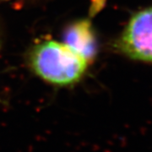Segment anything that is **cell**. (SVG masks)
<instances>
[{
    "mask_svg": "<svg viewBox=\"0 0 152 152\" xmlns=\"http://www.w3.org/2000/svg\"><path fill=\"white\" fill-rule=\"evenodd\" d=\"M30 64L40 78L56 86H69L79 81L89 62L71 50L66 44L46 40L35 46Z\"/></svg>",
    "mask_w": 152,
    "mask_h": 152,
    "instance_id": "obj_1",
    "label": "cell"
},
{
    "mask_svg": "<svg viewBox=\"0 0 152 152\" xmlns=\"http://www.w3.org/2000/svg\"><path fill=\"white\" fill-rule=\"evenodd\" d=\"M115 47L129 58L152 64V6L131 17Z\"/></svg>",
    "mask_w": 152,
    "mask_h": 152,
    "instance_id": "obj_2",
    "label": "cell"
},
{
    "mask_svg": "<svg viewBox=\"0 0 152 152\" xmlns=\"http://www.w3.org/2000/svg\"><path fill=\"white\" fill-rule=\"evenodd\" d=\"M64 40V43L89 63L94 59L96 41L90 21L82 20L72 24L65 31Z\"/></svg>",
    "mask_w": 152,
    "mask_h": 152,
    "instance_id": "obj_3",
    "label": "cell"
}]
</instances>
